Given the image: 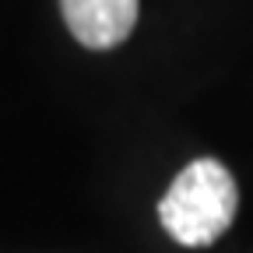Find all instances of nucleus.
I'll return each instance as SVG.
<instances>
[{
	"mask_svg": "<svg viewBox=\"0 0 253 253\" xmlns=\"http://www.w3.org/2000/svg\"><path fill=\"white\" fill-rule=\"evenodd\" d=\"M236 208L239 186L232 172L218 158H197L172 179L166 197L158 201V221L183 246H211L232 225Z\"/></svg>",
	"mask_w": 253,
	"mask_h": 253,
	"instance_id": "obj_1",
	"label": "nucleus"
},
{
	"mask_svg": "<svg viewBox=\"0 0 253 253\" xmlns=\"http://www.w3.org/2000/svg\"><path fill=\"white\" fill-rule=\"evenodd\" d=\"M71 36L88 49L120 46L137 25V0H60Z\"/></svg>",
	"mask_w": 253,
	"mask_h": 253,
	"instance_id": "obj_2",
	"label": "nucleus"
}]
</instances>
